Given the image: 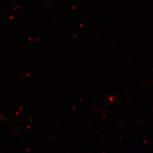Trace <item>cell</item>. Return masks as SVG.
<instances>
[]
</instances>
